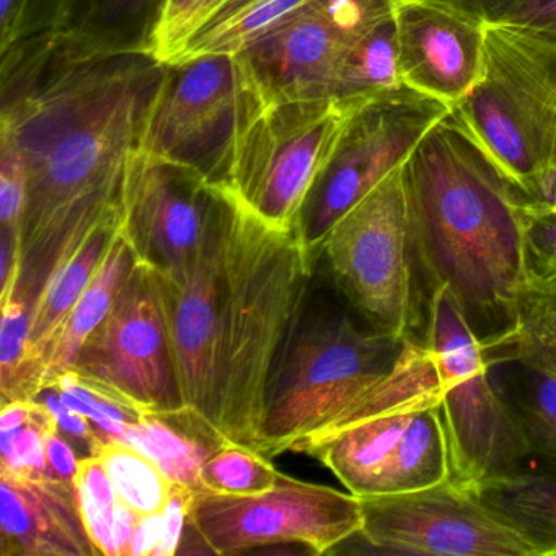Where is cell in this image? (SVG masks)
<instances>
[{
  "label": "cell",
  "mask_w": 556,
  "mask_h": 556,
  "mask_svg": "<svg viewBox=\"0 0 556 556\" xmlns=\"http://www.w3.org/2000/svg\"><path fill=\"white\" fill-rule=\"evenodd\" d=\"M0 141L25 172L22 271L12 298L34 307L58 265L113 211L141 148L167 64L100 51L61 31L0 51Z\"/></svg>",
  "instance_id": "6da1fadb"
},
{
  "label": "cell",
  "mask_w": 556,
  "mask_h": 556,
  "mask_svg": "<svg viewBox=\"0 0 556 556\" xmlns=\"http://www.w3.org/2000/svg\"><path fill=\"white\" fill-rule=\"evenodd\" d=\"M403 174L426 299L448 288L491 350L516 328L527 289L523 191L451 113L416 146Z\"/></svg>",
  "instance_id": "7a4b0ae2"
},
{
  "label": "cell",
  "mask_w": 556,
  "mask_h": 556,
  "mask_svg": "<svg viewBox=\"0 0 556 556\" xmlns=\"http://www.w3.org/2000/svg\"><path fill=\"white\" fill-rule=\"evenodd\" d=\"M217 348V429L260 452L265 393L315 265L295 229L256 216L233 197Z\"/></svg>",
  "instance_id": "3957f363"
},
{
  "label": "cell",
  "mask_w": 556,
  "mask_h": 556,
  "mask_svg": "<svg viewBox=\"0 0 556 556\" xmlns=\"http://www.w3.org/2000/svg\"><path fill=\"white\" fill-rule=\"evenodd\" d=\"M409 340L370 328L333 282L327 294L311 281L266 386L260 452H294L327 428L395 370Z\"/></svg>",
  "instance_id": "277c9868"
},
{
  "label": "cell",
  "mask_w": 556,
  "mask_h": 556,
  "mask_svg": "<svg viewBox=\"0 0 556 556\" xmlns=\"http://www.w3.org/2000/svg\"><path fill=\"white\" fill-rule=\"evenodd\" d=\"M451 116L527 197L556 172V37L486 24L483 74Z\"/></svg>",
  "instance_id": "5b68a950"
},
{
  "label": "cell",
  "mask_w": 556,
  "mask_h": 556,
  "mask_svg": "<svg viewBox=\"0 0 556 556\" xmlns=\"http://www.w3.org/2000/svg\"><path fill=\"white\" fill-rule=\"evenodd\" d=\"M318 262L361 320L380 333L416 338L428 299L403 165L331 227Z\"/></svg>",
  "instance_id": "8992f818"
},
{
  "label": "cell",
  "mask_w": 556,
  "mask_h": 556,
  "mask_svg": "<svg viewBox=\"0 0 556 556\" xmlns=\"http://www.w3.org/2000/svg\"><path fill=\"white\" fill-rule=\"evenodd\" d=\"M422 343L441 379L451 480L477 488L529 467L526 435L494 386L483 344L445 286L429 294Z\"/></svg>",
  "instance_id": "52a82bcc"
},
{
  "label": "cell",
  "mask_w": 556,
  "mask_h": 556,
  "mask_svg": "<svg viewBox=\"0 0 556 556\" xmlns=\"http://www.w3.org/2000/svg\"><path fill=\"white\" fill-rule=\"evenodd\" d=\"M353 105L337 99L265 102L237 136L220 187L271 226L294 229Z\"/></svg>",
  "instance_id": "ba28073f"
},
{
  "label": "cell",
  "mask_w": 556,
  "mask_h": 556,
  "mask_svg": "<svg viewBox=\"0 0 556 556\" xmlns=\"http://www.w3.org/2000/svg\"><path fill=\"white\" fill-rule=\"evenodd\" d=\"M451 113L439 100L406 86L354 102L330 161L299 214L298 230L317 265L331 227L392 174L421 139Z\"/></svg>",
  "instance_id": "9c48e42d"
},
{
  "label": "cell",
  "mask_w": 556,
  "mask_h": 556,
  "mask_svg": "<svg viewBox=\"0 0 556 556\" xmlns=\"http://www.w3.org/2000/svg\"><path fill=\"white\" fill-rule=\"evenodd\" d=\"M265 102L239 56L170 64L141 148L191 165L223 185L237 136Z\"/></svg>",
  "instance_id": "30bf717a"
},
{
  "label": "cell",
  "mask_w": 556,
  "mask_h": 556,
  "mask_svg": "<svg viewBox=\"0 0 556 556\" xmlns=\"http://www.w3.org/2000/svg\"><path fill=\"white\" fill-rule=\"evenodd\" d=\"M188 527L214 555H243L286 543L325 555L359 535L363 506L350 491L281 473L275 486L253 496L194 494Z\"/></svg>",
  "instance_id": "8fae6325"
},
{
  "label": "cell",
  "mask_w": 556,
  "mask_h": 556,
  "mask_svg": "<svg viewBox=\"0 0 556 556\" xmlns=\"http://www.w3.org/2000/svg\"><path fill=\"white\" fill-rule=\"evenodd\" d=\"M393 0H311L239 54L266 102L337 99L357 38Z\"/></svg>",
  "instance_id": "7c38bea8"
},
{
  "label": "cell",
  "mask_w": 556,
  "mask_h": 556,
  "mask_svg": "<svg viewBox=\"0 0 556 556\" xmlns=\"http://www.w3.org/2000/svg\"><path fill=\"white\" fill-rule=\"evenodd\" d=\"M441 400L386 409L302 448L361 496L406 493L451 478Z\"/></svg>",
  "instance_id": "4fadbf2b"
},
{
  "label": "cell",
  "mask_w": 556,
  "mask_h": 556,
  "mask_svg": "<svg viewBox=\"0 0 556 556\" xmlns=\"http://www.w3.org/2000/svg\"><path fill=\"white\" fill-rule=\"evenodd\" d=\"M226 197V188L191 165L132 151L123 180L122 233L136 262L162 278L184 276Z\"/></svg>",
  "instance_id": "5bb4252c"
},
{
  "label": "cell",
  "mask_w": 556,
  "mask_h": 556,
  "mask_svg": "<svg viewBox=\"0 0 556 556\" xmlns=\"http://www.w3.org/2000/svg\"><path fill=\"white\" fill-rule=\"evenodd\" d=\"M367 545L392 555L535 556L513 527L497 519L473 488L451 478L406 493L361 496Z\"/></svg>",
  "instance_id": "9a60e30c"
},
{
  "label": "cell",
  "mask_w": 556,
  "mask_h": 556,
  "mask_svg": "<svg viewBox=\"0 0 556 556\" xmlns=\"http://www.w3.org/2000/svg\"><path fill=\"white\" fill-rule=\"evenodd\" d=\"M71 369L112 383L149 415L185 409L161 285L151 266L135 263Z\"/></svg>",
  "instance_id": "2e32d148"
},
{
  "label": "cell",
  "mask_w": 556,
  "mask_h": 556,
  "mask_svg": "<svg viewBox=\"0 0 556 556\" xmlns=\"http://www.w3.org/2000/svg\"><path fill=\"white\" fill-rule=\"evenodd\" d=\"M226 191V201L184 276L167 279L157 275L185 409L217 432L220 301L233 207L232 193Z\"/></svg>",
  "instance_id": "e0dca14e"
},
{
  "label": "cell",
  "mask_w": 556,
  "mask_h": 556,
  "mask_svg": "<svg viewBox=\"0 0 556 556\" xmlns=\"http://www.w3.org/2000/svg\"><path fill=\"white\" fill-rule=\"evenodd\" d=\"M402 86L452 106L477 86L486 24L435 0H393Z\"/></svg>",
  "instance_id": "ac0fdd59"
},
{
  "label": "cell",
  "mask_w": 556,
  "mask_h": 556,
  "mask_svg": "<svg viewBox=\"0 0 556 556\" xmlns=\"http://www.w3.org/2000/svg\"><path fill=\"white\" fill-rule=\"evenodd\" d=\"M2 556H99L73 481L0 468Z\"/></svg>",
  "instance_id": "d6986e66"
},
{
  "label": "cell",
  "mask_w": 556,
  "mask_h": 556,
  "mask_svg": "<svg viewBox=\"0 0 556 556\" xmlns=\"http://www.w3.org/2000/svg\"><path fill=\"white\" fill-rule=\"evenodd\" d=\"M123 211L116 210L103 217L79 247L64 260L41 289L30 311V340L21 372L11 389L0 393L2 403L35 400L45 392V374L50 363L54 341L76 307L110 247L122 230Z\"/></svg>",
  "instance_id": "ffe728a7"
},
{
  "label": "cell",
  "mask_w": 556,
  "mask_h": 556,
  "mask_svg": "<svg viewBox=\"0 0 556 556\" xmlns=\"http://www.w3.org/2000/svg\"><path fill=\"white\" fill-rule=\"evenodd\" d=\"M501 399L526 435L530 464L556 471V374L519 356H488Z\"/></svg>",
  "instance_id": "44dd1931"
},
{
  "label": "cell",
  "mask_w": 556,
  "mask_h": 556,
  "mask_svg": "<svg viewBox=\"0 0 556 556\" xmlns=\"http://www.w3.org/2000/svg\"><path fill=\"white\" fill-rule=\"evenodd\" d=\"M116 441L126 442L151 457L174 483L200 491L204 462L226 439L188 409L174 415H146L129 425Z\"/></svg>",
  "instance_id": "7402d4cb"
},
{
  "label": "cell",
  "mask_w": 556,
  "mask_h": 556,
  "mask_svg": "<svg viewBox=\"0 0 556 556\" xmlns=\"http://www.w3.org/2000/svg\"><path fill=\"white\" fill-rule=\"evenodd\" d=\"M481 503L535 549L556 556V471L523 467L473 488Z\"/></svg>",
  "instance_id": "603a6c76"
},
{
  "label": "cell",
  "mask_w": 556,
  "mask_h": 556,
  "mask_svg": "<svg viewBox=\"0 0 556 556\" xmlns=\"http://www.w3.org/2000/svg\"><path fill=\"white\" fill-rule=\"evenodd\" d=\"M135 263V255L119 230L115 242L112 243L105 260L100 265L96 278L92 279L73 312L67 315L66 321L54 341L50 363H48L47 374H45V390L51 389L53 383L74 366L90 334L109 315L110 308H112L113 302Z\"/></svg>",
  "instance_id": "cb8c5ba5"
},
{
  "label": "cell",
  "mask_w": 556,
  "mask_h": 556,
  "mask_svg": "<svg viewBox=\"0 0 556 556\" xmlns=\"http://www.w3.org/2000/svg\"><path fill=\"white\" fill-rule=\"evenodd\" d=\"M311 0H223L174 64L198 58L239 56Z\"/></svg>",
  "instance_id": "d4e9b609"
},
{
  "label": "cell",
  "mask_w": 556,
  "mask_h": 556,
  "mask_svg": "<svg viewBox=\"0 0 556 556\" xmlns=\"http://www.w3.org/2000/svg\"><path fill=\"white\" fill-rule=\"evenodd\" d=\"M159 0H76L61 34L100 51H144Z\"/></svg>",
  "instance_id": "484cf974"
},
{
  "label": "cell",
  "mask_w": 556,
  "mask_h": 556,
  "mask_svg": "<svg viewBox=\"0 0 556 556\" xmlns=\"http://www.w3.org/2000/svg\"><path fill=\"white\" fill-rule=\"evenodd\" d=\"M58 429L56 416L40 399L2 403L0 468L24 477H47V435Z\"/></svg>",
  "instance_id": "4316f807"
},
{
  "label": "cell",
  "mask_w": 556,
  "mask_h": 556,
  "mask_svg": "<svg viewBox=\"0 0 556 556\" xmlns=\"http://www.w3.org/2000/svg\"><path fill=\"white\" fill-rule=\"evenodd\" d=\"M402 86L396 71L395 18L393 9L370 25L354 43L337 100L359 102Z\"/></svg>",
  "instance_id": "83f0119b"
},
{
  "label": "cell",
  "mask_w": 556,
  "mask_h": 556,
  "mask_svg": "<svg viewBox=\"0 0 556 556\" xmlns=\"http://www.w3.org/2000/svg\"><path fill=\"white\" fill-rule=\"evenodd\" d=\"M96 455L102 458L122 503L141 516L164 513L175 483L151 457L126 442L105 438Z\"/></svg>",
  "instance_id": "f1b7e54d"
},
{
  "label": "cell",
  "mask_w": 556,
  "mask_h": 556,
  "mask_svg": "<svg viewBox=\"0 0 556 556\" xmlns=\"http://www.w3.org/2000/svg\"><path fill=\"white\" fill-rule=\"evenodd\" d=\"M486 356H519L556 374V289L527 288L519 304V317L513 333Z\"/></svg>",
  "instance_id": "f546056e"
},
{
  "label": "cell",
  "mask_w": 556,
  "mask_h": 556,
  "mask_svg": "<svg viewBox=\"0 0 556 556\" xmlns=\"http://www.w3.org/2000/svg\"><path fill=\"white\" fill-rule=\"evenodd\" d=\"M281 471L256 448L226 442L206 462L198 493L253 496L275 486Z\"/></svg>",
  "instance_id": "4dcf8cb0"
},
{
  "label": "cell",
  "mask_w": 556,
  "mask_h": 556,
  "mask_svg": "<svg viewBox=\"0 0 556 556\" xmlns=\"http://www.w3.org/2000/svg\"><path fill=\"white\" fill-rule=\"evenodd\" d=\"M219 4L220 0H159L144 53L170 66Z\"/></svg>",
  "instance_id": "1f68e13d"
},
{
  "label": "cell",
  "mask_w": 556,
  "mask_h": 556,
  "mask_svg": "<svg viewBox=\"0 0 556 556\" xmlns=\"http://www.w3.org/2000/svg\"><path fill=\"white\" fill-rule=\"evenodd\" d=\"M527 288L556 289V210L523 211Z\"/></svg>",
  "instance_id": "d6a6232c"
},
{
  "label": "cell",
  "mask_w": 556,
  "mask_h": 556,
  "mask_svg": "<svg viewBox=\"0 0 556 556\" xmlns=\"http://www.w3.org/2000/svg\"><path fill=\"white\" fill-rule=\"evenodd\" d=\"M76 0H15L11 18L0 27V48L37 35L63 31L70 24Z\"/></svg>",
  "instance_id": "836d02e7"
},
{
  "label": "cell",
  "mask_w": 556,
  "mask_h": 556,
  "mask_svg": "<svg viewBox=\"0 0 556 556\" xmlns=\"http://www.w3.org/2000/svg\"><path fill=\"white\" fill-rule=\"evenodd\" d=\"M0 393L8 392L24 366L30 340V308L17 298L0 302Z\"/></svg>",
  "instance_id": "e575fe53"
},
{
  "label": "cell",
  "mask_w": 556,
  "mask_h": 556,
  "mask_svg": "<svg viewBox=\"0 0 556 556\" xmlns=\"http://www.w3.org/2000/svg\"><path fill=\"white\" fill-rule=\"evenodd\" d=\"M74 486L79 497L80 509L102 510L115 516L119 497L102 458L97 455L80 458L74 477Z\"/></svg>",
  "instance_id": "d590c367"
},
{
  "label": "cell",
  "mask_w": 556,
  "mask_h": 556,
  "mask_svg": "<svg viewBox=\"0 0 556 556\" xmlns=\"http://www.w3.org/2000/svg\"><path fill=\"white\" fill-rule=\"evenodd\" d=\"M486 24L519 25L556 37V0H510Z\"/></svg>",
  "instance_id": "8d00e7d4"
},
{
  "label": "cell",
  "mask_w": 556,
  "mask_h": 556,
  "mask_svg": "<svg viewBox=\"0 0 556 556\" xmlns=\"http://www.w3.org/2000/svg\"><path fill=\"white\" fill-rule=\"evenodd\" d=\"M194 490L184 486V484H174L170 500L165 506L162 517H164V540H162L161 556H174L180 553L181 539H184L185 529L190 519L191 506H193Z\"/></svg>",
  "instance_id": "74e56055"
},
{
  "label": "cell",
  "mask_w": 556,
  "mask_h": 556,
  "mask_svg": "<svg viewBox=\"0 0 556 556\" xmlns=\"http://www.w3.org/2000/svg\"><path fill=\"white\" fill-rule=\"evenodd\" d=\"M47 458L48 475L53 478H60L64 481H73L76 477L77 465L79 460L76 458L71 445L64 441L60 429L50 432L47 435Z\"/></svg>",
  "instance_id": "f35d334b"
},
{
  "label": "cell",
  "mask_w": 556,
  "mask_h": 556,
  "mask_svg": "<svg viewBox=\"0 0 556 556\" xmlns=\"http://www.w3.org/2000/svg\"><path fill=\"white\" fill-rule=\"evenodd\" d=\"M162 540H164L162 513L142 516L132 535L128 556H161Z\"/></svg>",
  "instance_id": "ab89813d"
},
{
  "label": "cell",
  "mask_w": 556,
  "mask_h": 556,
  "mask_svg": "<svg viewBox=\"0 0 556 556\" xmlns=\"http://www.w3.org/2000/svg\"><path fill=\"white\" fill-rule=\"evenodd\" d=\"M141 519V514L136 513L135 509L118 501L115 509V527H113L116 556H128L132 535H135Z\"/></svg>",
  "instance_id": "60d3db41"
},
{
  "label": "cell",
  "mask_w": 556,
  "mask_h": 556,
  "mask_svg": "<svg viewBox=\"0 0 556 556\" xmlns=\"http://www.w3.org/2000/svg\"><path fill=\"white\" fill-rule=\"evenodd\" d=\"M435 2L451 5L486 24L500 9L509 4L510 0H435Z\"/></svg>",
  "instance_id": "b9f144b4"
},
{
  "label": "cell",
  "mask_w": 556,
  "mask_h": 556,
  "mask_svg": "<svg viewBox=\"0 0 556 556\" xmlns=\"http://www.w3.org/2000/svg\"><path fill=\"white\" fill-rule=\"evenodd\" d=\"M529 210H556V172L543 178L526 197Z\"/></svg>",
  "instance_id": "7bdbcfd3"
},
{
  "label": "cell",
  "mask_w": 556,
  "mask_h": 556,
  "mask_svg": "<svg viewBox=\"0 0 556 556\" xmlns=\"http://www.w3.org/2000/svg\"><path fill=\"white\" fill-rule=\"evenodd\" d=\"M220 2H223V0H220Z\"/></svg>",
  "instance_id": "ee69618b"
}]
</instances>
